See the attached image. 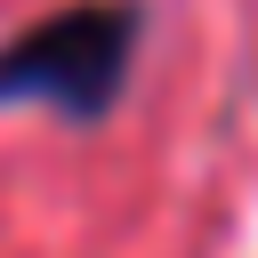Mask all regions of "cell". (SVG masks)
Listing matches in <instances>:
<instances>
[{
	"instance_id": "1",
	"label": "cell",
	"mask_w": 258,
	"mask_h": 258,
	"mask_svg": "<svg viewBox=\"0 0 258 258\" xmlns=\"http://www.w3.org/2000/svg\"><path fill=\"white\" fill-rule=\"evenodd\" d=\"M137 0H81L40 16L16 48H0V105H56L73 121H97L137 56Z\"/></svg>"
}]
</instances>
